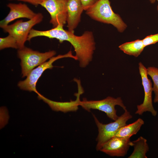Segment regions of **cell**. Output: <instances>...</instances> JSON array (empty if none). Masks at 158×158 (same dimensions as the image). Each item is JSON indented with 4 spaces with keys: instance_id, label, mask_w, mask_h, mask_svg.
<instances>
[{
    "instance_id": "cell-5",
    "label": "cell",
    "mask_w": 158,
    "mask_h": 158,
    "mask_svg": "<svg viewBox=\"0 0 158 158\" xmlns=\"http://www.w3.org/2000/svg\"><path fill=\"white\" fill-rule=\"evenodd\" d=\"M93 116L98 128V134L96 139L97 143L96 147L97 151L99 150L104 143L114 137L119 128L126 125L127 122L133 117L130 112L126 110L114 122L104 124L100 122L94 115H93Z\"/></svg>"
},
{
    "instance_id": "cell-1",
    "label": "cell",
    "mask_w": 158,
    "mask_h": 158,
    "mask_svg": "<svg viewBox=\"0 0 158 158\" xmlns=\"http://www.w3.org/2000/svg\"><path fill=\"white\" fill-rule=\"evenodd\" d=\"M86 13L95 20L112 25L120 32L127 27L120 16L113 11L109 0H98L86 11Z\"/></svg>"
},
{
    "instance_id": "cell-9",
    "label": "cell",
    "mask_w": 158,
    "mask_h": 158,
    "mask_svg": "<svg viewBox=\"0 0 158 158\" xmlns=\"http://www.w3.org/2000/svg\"><path fill=\"white\" fill-rule=\"evenodd\" d=\"M40 5L50 14V23L54 28L65 25L67 17L66 0H44Z\"/></svg>"
},
{
    "instance_id": "cell-3",
    "label": "cell",
    "mask_w": 158,
    "mask_h": 158,
    "mask_svg": "<svg viewBox=\"0 0 158 158\" xmlns=\"http://www.w3.org/2000/svg\"><path fill=\"white\" fill-rule=\"evenodd\" d=\"M43 36L50 39H56L60 43L64 41L69 42L74 49L80 48L84 42L83 35L78 36L74 32L64 30L63 26L58 25L48 30L42 31L32 29L28 37L27 40L30 41L33 38Z\"/></svg>"
},
{
    "instance_id": "cell-7",
    "label": "cell",
    "mask_w": 158,
    "mask_h": 158,
    "mask_svg": "<svg viewBox=\"0 0 158 158\" xmlns=\"http://www.w3.org/2000/svg\"><path fill=\"white\" fill-rule=\"evenodd\" d=\"M116 105L120 106L124 110L126 107L120 97L115 98L108 96L106 98L99 100H88L85 98L80 101V106L87 111L91 109H95L103 111L111 119L115 121L118 117L115 108Z\"/></svg>"
},
{
    "instance_id": "cell-15",
    "label": "cell",
    "mask_w": 158,
    "mask_h": 158,
    "mask_svg": "<svg viewBox=\"0 0 158 158\" xmlns=\"http://www.w3.org/2000/svg\"><path fill=\"white\" fill-rule=\"evenodd\" d=\"M134 150L128 158H147L146 153L149 150V147L147 140L140 136L135 140L132 141Z\"/></svg>"
},
{
    "instance_id": "cell-19",
    "label": "cell",
    "mask_w": 158,
    "mask_h": 158,
    "mask_svg": "<svg viewBox=\"0 0 158 158\" xmlns=\"http://www.w3.org/2000/svg\"><path fill=\"white\" fill-rule=\"evenodd\" d=\"M0 128L4 127L8 123L9 115L7 110L5 107L0 108Z\"/></svg>"
},
{
    "instance_id": "cell-11",
    "label": "cell",
    "mask_w": 158,
    "mask_h": 158,
    "mask_svg": "<svg viewBox=\"0 0 158 158\" xmlns=\"http://www.w3.org/2000/svg\"><path fill=\"white\" fill-rule=\"evenodd\" d=\"M132 146L130 138L114 137L104 143L99 151L111 157H123Z\"/></svg>"
},
{
    "instance_id": "cell-13",
    "label": "cell",
    "mask_w": 158,
    "mask_h": 158,
    "mask_svg": "<svg viewBox=\"0 0 158 158\" xmlns=\"http://www.w3.org/2000/svg\"><path fill=\"white\" fill-rule=\"evenodd\" d=\"M66 22L68 30L74 32L80 21L84 10L80 0H67Z\"/></svg>"
},
{
    "instance_id": "cell-24",
    "label": "cell",
    "mask_w": 158,
    "mask_h": 158,
    "mask_svg": "<svg viewBox=\"0 0 158 158\" xmlns=\"http://www.w3.org/2000/svg\"><path fill=\"white\" fill-rule=\"evenodd\" d=\"M66 0V1H67V0Z\"/></svg>"
},
{
    "instance_id": "cell-22",
    "label": "cell",
    "mask_w": 158,
    "mask_h": 158,
    "mask_svg": "<svg viewBox=\"0 0 158 158\" xmlns=\"http://www.w3.org/2000/svg\"><path fill=\"white\" fill-rule=\"evenodd\" d=\"M9 1L11 0H17L22 1L25 2H28L32 4L35 6H37L38 5H40V4L44 0H8Z\"/></svg>"
},
{
    "instance_id": "cell-23",
    "label": "cell",
    "mask_w": 158,
    "mask_h": 158,
    "mask_svg": "<svg viewBox=\"0 0 158 158\" xmlns=\"http://www.w3.org/2000/svg\"><path fill=\"white\" fill-rule=\"evenodd\" d=\"M156 1H158V0H150V3L151 4H154L155 2ZM157 11H158V4L157 6Z\"/></svg>"
},
{
    "instance_id": "cell-18",
    "label": "cell",
    "mask_w": 158,
    "mask_h": 158,
    "mask_svg": "<svg viewBox=\"0 0 158 158\" xmlns=\"http://www.w3.org/2000/svg\"><path fill=\"white\" fill-rule=\"evenodd\" d=\"M8 48L18 49L15 39L9 34L6 37L0 38V50Z\"/></svg>"
},
{
    "instance_id": "cell-8",
    "label": "cell",
    "mask_w": 158,
    "mask_h": 158,
    "mask_svg": "<svg viewBox=\"0 0 158 158\" xmlns=\"http://www.w3.org/2000/svg\"><path fill=\"white\" fill-rule=\"evenodd\" d=\"M138 65L139 73L144 88V97L142 103L137 105V109L135 114L141 115L144 113L148 111L153 116H155L157 114V111L153 105L152 87L151 81L148 77L147 69L141 62L139 63Z\"/></svg>"
},
{
    "instance_id": "cell-20",
    "label": "cell",
    "mask_w": 158,
    "mask_h": 158,
    "mask_svg": "<svg viewBox=\"0 0 158 158\" xmlns=\"http://www.w3.org/2000/svg\"><path fill=\"white\" fill-rule=\"evenodd\" d=\"M145 47L158 42V33L147 36L142 40Z\"/></svg>"
},
{
    "instance_id": "cell-17",
    "label": "cell",
    "mask_w": 158,
    "mask_h": 158,
    "mask_svg": "<svg viewBox=\"0 0 158 158\" xmlns=\"http://www.w3.org/2000/svg\"><path fill=\"white\" fill-rule=\"evenodd\" d=\"M147 69L148 75L151 77L153 83L152 89L154 94V102L158 103V68L150 66Z\"/></svg>"
},
{
    "instance_id": "cell-14",
    "label": "cell",
    "mask_w": 158,
    "mask_h": 158,
    "mask_svg": "<svg viewBox=\"0 0 158 158\" xmlns=\"http://www.w3.org/2000/svg\"><path fill=\"white\" fill-rule=\"evenodd\" d=\"M144 123L143 120L139 118L133 123L121 127L116 133L114 137L130 138L137 133Z\"/></svg>"
},
{
    "instance_id": "cell-12",
    "label": "cell",
    "mask_w": 158,
    "mask_h": 158,
    "mask_svg": "<svg viewBox=\"0 0 158 158\" xmlns=\"http://www.w3.org/2000/svg\"><path fill=\"white\" fill-rule=\"evenodd\" d=\"M7 6L9 8L10 11L6 16L0 21L1 28L8 25L9 23L17 19L24 18L31 19L37 14L24 4L10 3Z\"/></svg>"
},
{
    "instance_id": "cell-21",
    "label": "cell",
    "mask_w": 158,
    "mask_h": 158,
    "mask_svg": "<svg viewBox=\"0 0 158 158\" xmlns=\"http://www.w3.org/2000/svg\"><path fill=\"white\" fill-rule=\"evenodd\" d=\"M84 10L86 11L93 6L98 0H80Z\"/></svg>"
},
{
    "instance_id": "cell-16",
    "label": "cell",
    "mask_w": 158,
    "mask_h": 158,
    "mask_svg": "<svg viewBox=\"0 0 158 158\" xmlns=\"http://www.w3.org/2000/svg\"><path fill=\"white\" fill-rule=\"evenodd\" d=\"M145 47L142 40L126 42L119 46V49L127 54L138 57Z\"/></svg>"
},
{
    "instance_id": "cell-2",
    "label": "cell",
    "mask_w": 158,
    "mask_h": 158,
    "mask_svg": "<svg viewBox=\"0 0 158 158\" xmlns=\"http://www.w3.org/2000/svg\"><path fill=\"white\" fill-rule=\"evenodd\" d=\"M56 54L54 50L41 53L25 47L18 49L17 55L21 60L22 77L27 76L35 68L45 62Z\"/></svg>"
},
{
    "instance_id": "cell-10",
    "label": "cell",
    "mask_w": 158,
    "mask_h": 158,
    "mask_svg": "<svg viewBox=\"0 0 158 158\" xmlns=\"http://www.w3.org/2000/svg\"><path fill=\"white\" fill-rule=\"evenodd\" d=\"M73 80L77 84L78 89V92L75 94L76 97L75 100L64 102L54 101L47 99L40 93L38 95V98L47 104L51 109L55 111H61L66 113L76 111L80 106V96L83 93L84 90L80 80L75 78Z\"/></svg>"
},
{
    "instance_id": "cell-4",
    "label": "cell",
    "mask_w": 158,
    "mask_h": 158,
    "mask_svg": "<svg viewBox=\"0 0 158 158\" xmlns=\"http://www.w3.org/2000/svg\"><path fill=\"white\" fill-rule=\"evenodd\" d=\"M43 16L41 13H37L32 18L26 21L20 20L11 25L2 27L3 31L13 36L16 40L18 49L24 48L28 37L32 27L41 22Z\"/></svg>"
},
{
    "instance_id": "cell-6",
    "label": "cell",
    "mask_w": 158,
    "mask_h": 158,
    "mask_svg": "<svg viewBox=\"0 0 158 158\" xmlns=\"http://www.w3.org/2000/svg\"><path fill=\"white\" fill-rule=\"evenodd\" d=\"M65 58H70L76 60L78 59L74 56L71 51L63 55H59L53 56L47 61L45 62L33 69L27 76L26 79L19 81L18 84V87L21 89L30 92L33 91L37 95L40 93L36 88V85L38 80L44 71L47 69H51L54 67L53 63L56 60Z\"/></svg>"
}]
</instances>
